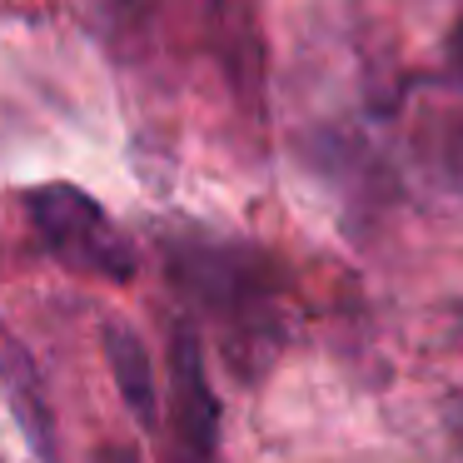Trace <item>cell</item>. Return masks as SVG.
<instances>
[{"label": "cell", "instance_id": "obj_1", "mask_svg": "<svg viewBox=\"0 0 463 463\" xmlns=\"http://www.w3.org/2000/svg\"><path fill=\"white\" fill-rule=\"evenodd\" d=\"M25 214H31L45 254L55 264H65L71 274L110 279V284L135 279V244L105 214V204L95 194H85L80 184H65V180L35 184L25 194Z\"/></svg>", "mask_w": 463, "mask_h": 463}, {"label": "cell", "instance_id": "obj_2", "mask_svg": "<svg viewBox=\"0 0 463 463\" xmlns=\"http://www.w3.org/2000/svg\"><path fill=\"white\" fill-rule=\"evenodd\" d=\"M170 443L175 463H214L220 453V399L194 324L170 329Z\"/></svg>", "mask_w": 463, "mask_h": 463}, {"label": "cell", "instance_id": "obj_3", "mask_svg": "<svg viewBox=\"0 0 463 463\" xmlns=\"http://www.w3.org/2000/svg\"><path fill=\"white\" fill-rule=\"evenodd\" d=\"M100 344H105V364H110V373H115V389H120L125 409H130L145 429H155V419H160V393H155V364H150L145 339L125 319H110L100 334Z\"/></svg>", "mask_w": 463, "mask_h": 463}, {"label": "cell", "instance_id": "obj_4", "mask_svg": "<svg viewBox=\"0 0 463 463\" xmlns=\"http://www.w3.org/2000/svg\"><path fill=\"white\" fill-rule=\"evenodd\" d=\"M5 389H11V403H15V419H21V429H25V439H31V449H35V458L41 463H61V433H55V409L45 403V393H41V383H35V373H31V364L21 359V354H5Z\"/></svg>", "mask_w": 463, "mask_h": 463}, {"label": "cell", "instance_id": "obj_5", "mask_svg": "<svg viewBox=\"0 0 463 463\" xmlns=\"http://www.w3.org/2000/svg\"><path fill=\"white\" fill-rule=\"evenodd\" d=\"M95 463H140V453H135L130 443H105V449L95 453Z\"/></svg>", "mask_w": 463, "mask_h": 463}, {"label": "cell", "instance_id": "obj_6", "mask_svg": "<svg viewBox=\"0 0 463 463\" xmlns=\"http://www.w3.org/2000/svg\"><path fill=\"white\" fill-rule=\"evenodd\" d=\"M453 55H458V71H463V31H458V41H453Z\"/></svg>", "mask_w": 463, "mask_h": 463}, {"label": "cell", "instance_id": "obj_7", "mask_svg": "<svg viewBox=\"0 0 463 463\" xmlns=\"http://www.w3.org/2000/svg\"><path fill=\"white\" fill-rule=\"evenodd\" d=\"M458 339H463V334H458Z\"/></svg>", "mask_w": 463, "mask_h": 463}]
</instances>
